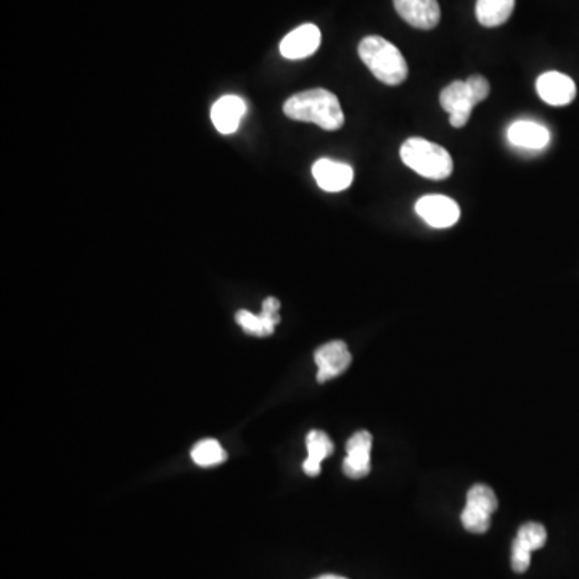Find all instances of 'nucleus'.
<instances>
[{
    "label": "nucleus",
    "instance_id": "f257e3e1",
    "mask_svg": "<svg viewBox=\"0 0 579 579\" xmlns=\"http://www.w3.org/2000/svg\"><path fill=\"white\" fill-rule=\"evenodd\" d=\"M287 118L303 123H313L324 131H338L345 124L337 95L327 89H309L292 95L284 103Z\"/></svg>",
    "mask_w": 579,
    "mask_h": 579
},
{
    "label": "nucleus",
    "instance_id": "f03ea898",
    "mask_svg": "<svg viewBox=\"0 0 579 579\" xmlns=\"http://www.w3.org/2000/svg\"><path fill=\"white\" fill-rule=\"evenodd\" d=\"M359 57L375 78L386 86H399L409 74L406 58L398 47L380 36H369L359 44Z\"/></svg>",
    "mask_w": 579,
    "mask_h": 579
},
{
    "label": "nucleus",
    "instance_id": "7ed1b4c3",
    "mask_svg": "<svg viewBox=\"0 0 579 579\" xmlns=\"http://www.w3.org/2000/svg\"><path fill=\"white\" fill-rule=\"evenodd\" d=\"M399 155L407 168L433 181L448 179L454 169L451 155L446 148L420 137L407 139L401 145Z\"/></svg>",
    "mask_w": 579,
    "mask_h": 579
},
{
    "label": "nucleus",
    "instance_id": "20e7f679",
    "mask_svg": "<svg viewBox=\"0 0 579 579\" xmlns=\"http://www.w3.org/2000/svg\"><path fill=\"white\" fill-rule=\"evenodd\" d=\"M491 92L488 79L470 76L465 81H454L444 87L440 95L441 107L449 113V123L454 128H464L469 123L473 108L488 97Z\"/></svg>",
    "mask_w": 579,
    "mask_h": 579
},
{
    "label": "nucleus",
    "instance_id": "39448f33",
    "mask_svg": "<svg viewBox=\"0 0 579 579\" xmlns=\"http://www.w3.org/2000/svg\"><path fill=\"white\" fill-rule=\"evenodd\" d=\"M415 211L428 226L435 229H448L460 219V208L452 198L444 195H427L420 198Z\"/></svg>",
    "mask_w": 579,
    "mask_h": 579
},
{
    "label": "nucleus",
    "instance_id": "423d86ee",
    "mask_svg": "<svg viewBox=\"0 0 579 579\" xmlns=\"http://www.w3.org/2000/svg\"><path fill=\"white\" fill-rule=\"evenodd\" d=\"M547 531L541 523L530 522L518 530L512 544V568L517 573H525L530 568L531 552L546 546Z\"/></svg>",
    "mask_w": 579,
    "mask_h": 579
},
{
    "label": "nucleus",
    "instance_id": "0eeeda50",
    "mask_svg": "<svg viewBox=\"0 0 579 579\" xmlns=\"http://www.w3.org/2000/svg\"><path fill=\"white\" fill-rule=\"evenodd\" d=\"M536 91L547 105L565 107L575 100L576 84L567 74L547 71L536 81Z\"/></svg>",
    "mask_w": 579,
    "mask_h": 579
},
{
    "label": "nucleus",
    "instance_id": "6e6552de",
    "mask_svg": "<svg viewBox=\"0 0 579 579\" xmlns=\"http://www.w3.org/2000/svg\"><path fill=\"white\" fill-rule=\"evenodd\" d=\"M316 359L317 382L324 383L327 380L338 377L343 374L351 364V354L348 351L345 341H330L327 345L321 346L314 353Z\"/></svg>",
    "mask_w": 579,
    "mask_h": 579
},
{
    "label": "nucleus",
    "instance_id": "1a4fd4ad",
    "mask_svg": "<svg viewBox=\"0 0 579 579\" xmlns=\"http://www.w3.org/2000/svg\"><path fill=\"white\" fill-rule=\"evenodd\" d=\"M321 46V29L306 23L293 29L280 42V54L288 60H301L316 54Z\"/></svg>",
    "mask_w": 579,
    "mask_h": 579
},
{
    "label": "nucleus",
    "instance_id": "9d476101",
    "mask_svg": "<svg viewBox=\"0 0 579 579\" xmlns=\"http://www.w3.org/2000/svg\"><path fill=\"white\" fill-rule=\"evenodd\" d=\"M396 12L406 23L419 29H433L441 18L438 0H393Z\"/></svg>",
    "mask_w": 579,
    "mask_h": 579
},
{
    "label": "nucleus",
    "instance_id": "9b49d317",
    "mask_svg": "<svg viewBox=\"0 0 579 579\" xmlns=\"http://www.w3.org/2000/svg\"><path fill=\"white\" fill-rule=\"evenodd\" d=\"M370 451H372V435L369 432H358L351 436L346 444V459L343 460V472L346 477L359 480L370 473Z\"/></svg>",
    "mask_w": 579,
    "mask_h": 579
},
{
    "label": "nucleus",
    "instance_id": "f8f14e48",
    "mask_svg": "<svg viewBox=\"0 0 579 579\" xmlns=\"http://www.w3.org/2000/svg\"><path fill=\"white\" fill-rule=\"evenodd\" d=\"M313 176L322 190L337 193L343 192L353 184L354 171L346 163L321 158L313 165Z\"/></svg>",
    "mask_w": 579,
    "mask_h": 579
},
{
    "label": "nucleus",
    "instance_id": "ddd939ff",
    "mask_svg": "<svg viewBox=\"0 0 579 579\" xmlns=\"http://www.w3.org/2000/svg\"><path fill=\"white\" fill-rule=\"evenodd\" d=\"M247 113V105L237 95H224L211 108V121L221 134H234Z\"/></svg>",
    "mask_w": 579,
    "mask_h": 579
},
{
    "label": "nucleus",
    "instance_id": "4468645a",
    "mask_svg": "<svg viewBox=\"0 0 579 579\" xmlns=\"http://www.w3.org/2000/svg\"><path fill=\"white\" fill-rule=\"evenodd\" d=\"M510 144L528 150H543L551 142V132L543 124L534 121H517L507 132Z\"/></svg>",
    "mask_w": 579,
    "mask_h": 579
},
{
    "label": "nucleus",
    "instance_id": "2eb2a0df",
    "mask_svg": "<svg viewBox=\"0 0 579 579\" xmlns=\"http://www.w3.org/2000/svg\"><path fill=\"white\" fill-rule=\"evenodd\" d=\"M306 446H308V459L304 460V473L309 477H317L321 473L322 460L332 456L335 446H333L329 435L321 430L309 432Z\"/></svg>",
    "mask_w": 579,
    "mask_h": 579
},
{
    "label": "nucleus",
    "instance_id": "dca6fc26",
    "mask_svg": "<svg viewBox=\"0 0 579 579\" xmlns=\"http://www.w3.org/2000/svg\"><path fill=\"white\" fill-rule=\"evenodd\" d=\"M515 0H477V18L481 26L496 28L512 17Z\"/></svg>",
    "mask_w": 579,
    "mask_h": 579
},
{
    "label": "nucleus",
    "instance_id": "f3484780",
    "mask_svg": "<svg viewBox=\"0 0 579 579\" xmlns=\"http://www.w3.org/2000/svg\"><path fill=\"white\" fill-rule=\"evenodd\" d=\"M192 459L200 467H214L222 464L227 459V454L219 441L203 440L193 446Z\"/></svg>",
    "mask_w": 579,
    "mask_h": 579
},
{
    "label": "nucleus",
    "instance_id": "a211bd4d",
    "mask_svg": "<svg viewBox=\"0 0 579 579\" xmlns=\"http://www.w3.org/2000/svg\"><path fill=\"white\" fill-rule=\"evenodd\" d=\"M467 506L493 515L497 507H499V502H497L493 489L489 488V486L475 485L470 488L469 494H467Z\"/></svg>",
    "mask_w": 579,
    "mask_h": 579
},
{
    "label": "nucleus",
    "instance_id": "6ab92c4d",
    "mask_svg": "<svg viewBox=\"0 0 579 579\" xmlns=\"http://www.w3.org/2000/svg\"><path fill=\"white\" fill-rule=\"evenodd\" d=\"M460 520H462L465 530L470 531V533L483 534L491 526V515L470 506H465Z\"/></svg>",
    "mask_w": 579,
    "mask_h": 579
},
{
    "label": "nucleus",
    "instance_id": "aec40b11",
    "mask_svg": "<svg viewBox=\"0 0 579 579\" xmlns=\"http://www.w3.org/2000/svg\"><path fill=\"white\" fill-rule=\"evenodd\" d=\"M235 319H237V324L250 335L267 337L266 327H264L263 319L259 314L256 316L247 309H240L239 313L235 314Z\"/></svg>",
    "mask_w": 579,
    "mask_h": 579
},
{
    "label": "nucleus",
    "instance_id": "412c9836",
    "mask_svg": "<svg viewBox=\"0 0 579 579\" xmlns=\"http://www.w3.org/2000/svg\"><path fill=\"white\" fill-rule=\"evenodd\" d=\"M280 301L274 296H269L263 301V309H261V319H263L264 327H266L267 337L274 333L277 325L280 322L279 316Z\"/></svg>",
    "mask_w": 579,
    "mask_h": 579
},
{
    "label": "nucleus",
    "instance_id": "4be33fe9",
    "mask_svg": "<svg viewBox=\"0 0 579 579\" xmlns=\"http://www.w3.org/2000/svg\"><path fill=\"white\" fill-rule=\"evenodd\" d=\"M316 579H346V578H341V576H335V575H324V576H319V578Z\"/></svg>",
    "mask_w": 579,
    "mask_h": 579
}]
</instances>
